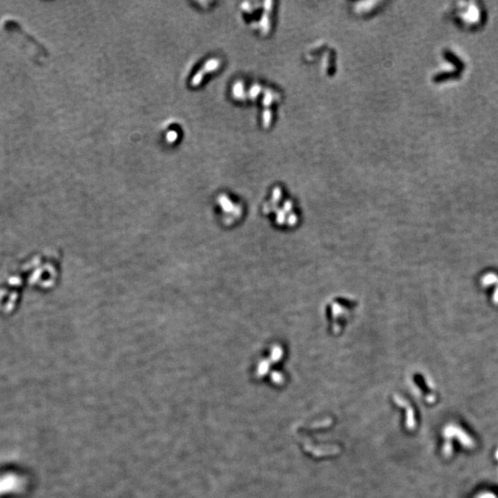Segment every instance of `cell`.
I'll use <instances>...</instances> for the list:
<instances>
[{
	"mask_svg": "<svg viewBox=\"0 0 498 498\" xmlns=\"http://www.w3.org/2000/svg\"><path fill=\"white\" fill-rule=\"evenodd\" d=\"M54 256L37 254L23 264L22 270L24 280L29 285L39 290H48L54 287L58 278V267Z\"/></svg>",
	"mask_w": 498,
	"mask_h": 498,
	"instance_id": "1",
	"label": "cell"
},
{
	"mask_svg": "<svg viewBox=\"0 0 498 498\" xmlns=\"http://www.w3.org/2000/svg\"><path fill=\"white\" fill-rule=\"evenodd\" d=\"M474 498H498V496L492 491H482L477 494Z\"/></svg>",
	"mask_w": 498,
	"mask_h": 498,
	"instance_id": "3",
	"label": "cell"
},
{
	"mask_svg": "<svg viewBox=\"0 0 498 498\" xmlns=\"http://www.w3.org/2000/svg\"><path fill=\"white\" fill-rule=\"evenodd\" d=\"M26 281L22 274H12L0 282V314L9 316L19 308Z\"/></svg>",
	"mask_w": 498,
	"mask_h": 498,
	"instance_id": "2",
	"label": "cell"
}]
</instances>
